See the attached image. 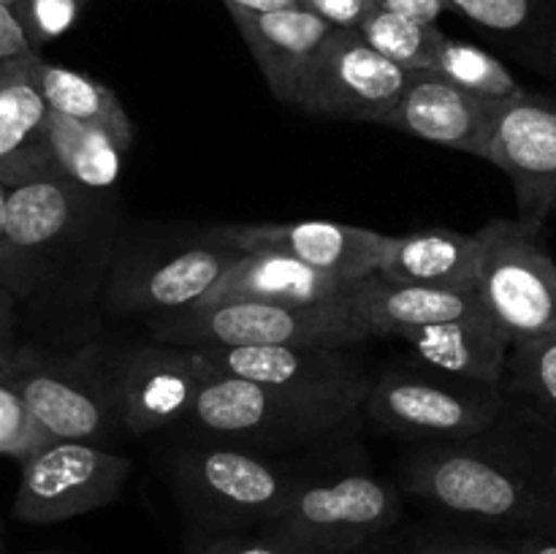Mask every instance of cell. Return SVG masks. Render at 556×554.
<instances>
[{"instance_id":"ffe728a7","label":"cell","mask_w":556,"mask_h":554,"mask_svg":"<svg viewBox=\"0 0 556 554\" xmlns=\"http://www.w3.org/2000/svg\"><path fill=\"white\" fill-rule=\"evenodd\" d=\"M481 234L454 228H427L413 234H389L378 277L402 286L443 288L476 293L481 280Z\"/></svg>"},{"instance_id":"3957f363","label":"cell","mask_w":556,"mask_h":554,"mask_svg":"<svg viewBox=\"0 0 556 554\" xmlns=\"http://www.w3.org/2000/svg\"><path fill=\"white\" fill-rule=\"evenodd\" d=\"M364 411L383 432L400 438L472 440L503 421L508 391L427 364L418 369L394 367L375 380Z\"/></svg>"},{"instance_id":"7bdbcfd3","label":"cell","mask_w":556,"mask_h":554,"mask_svg":"<svg viewBox=\"0 0 556 554\" xmlns=\"http://www.w3.org/2000/svg\"><path fill=\"white\" fill-rule=\"evenodd\" d=\"M416 554H424V552H416Z\"/></svg>"},{"instance_id":"5bb4252c","label":"cell","mask_w":556,"mask_h":554,"mask_svg":"<svg viewBox=\"0 0 556 554\" xmlns=\"http://www.w3.org/2000/svg\"><path fill=\"white\" fill-rule=\"evenodd\" d=\"M204 383V362L179 345H139L112 358L119 427L147 435L190 416Z\"/></svg>"},{"instance_id":"cb8c5ba5","label":"cell","mask_w":556,"mask_h":554,"mask_svg":"<svg viewBox=\"0 0 556 554\" xmlns=\"http://www.w3.org/2000/svg\"><path fill=\"white\" fill-rule=\"evenodd\" d=\"M33 74H36L38 87H41L52 112L103 130L123 150L134 144V123H130L128 112L114 96L112 87L101 85L92 76L79 74L74 68H65V65L47 63L41 58L33 60Z\"/></svg>"},{"instance_id":"b9f144b4","label":"cell","mask_w":556,"mask_h":554,"mask_svg":"<svg viewBox=\"0 0 556 554\" xmlns=\"http://www.w3.org/2000/svg\"><path fill=\"white\" fill-rule=\"evenodd\" d=\"M0 3H9V5H14V0H0Z\"/></svg>"},{"instance_id":"5b68a950","label":"cell","mask_w":556,"mask_h":554,"mask_svg":"<svg viewBox=\"0 0 556 554\" xmlns=\"http://www.w3.org/2000/svg\"><path fill=\"white\" fill-rule=\"evenodd\" d=\"M353 416L356 413L345 407L304 400L204 364V383L188 418L210 438L250 445H291L326 438Z\"/></svg>"},{"instance_id":"836d02e7","label":"cell","mask_w":556,"mask_h":554,"mask_svg":"<svg viewBox=\"0 0 556 554\" xmlns=\"http://www.w3.org/2000/svg\"><path fill=\"white\" fill-rule=\"evenodd\" d=\"M36 58L30 36L16 16L14 5L0 3V65L20 63V60Z\"/></svg>"},{"instance_id":"60d3db41","label":"cell","mask_w":556,"mask_h":554,"mask_svg":"<svg viewBox=\"0 0 556 554\" xmlns=\"http://www.w3.org/2000/svg\"><path fill=\"white\" fill-rule=\"evenodd\" d=\"M0 554H9V549H5V527H3V519H0Z\"/></svg>"},{"instance_id":"f6af8a7d","label":"cell","mask_w":556,"mask_h":554,"mask_svg":"<svg viewBox=\"0 0 556 554\" xmlns=\"http://www.w3.org/2000/svg\"><path fill=\"white\" fill-rule=\"evenodd\" d=\"M79 3H81V0H79Z\"/></svg>"},{"instance_id":"484cf974","label":"cell","mask_w":556,"mask_h":554,"mask_svg":"<svg viewBox=\"0 0 556 554\" xmlns=\"http://www.w3.org/2000/svg\"><path fill=\"white\" fill-rule=\"evenodd\" d=\"M358 33L367 38L369 47H375L383 58L405 71H432L445 41V33L438 30V25L416 22L383 5H378L362 22Z\"/></svg>"},{"instance_id":"52a82bcc","label":"cell","mask_w":556,"mask_h":554,"mask_svg":"<svg viewBox=\"0 0 556 554\" xmlns=\"http://www.w3.org/2000/svg\"><path fill=\"white\" fill-rule=\"evenodd\" d=\"M112 358L98 345L65 358H33L22 351L0 380L20 391L52 440L101 445L123 429L112 394Z\"/></svg>"},{"instance_id":"1f68e13d","label":"cell","mask_w":556,"mask_h":554,"mask_svg":"<svg viewBox=\"0 0 556 554\" xmlns=\"http://www.w3.org/2000/svg\"><path fill=\"white\" fill-rule=\"evenodd\" d=\"M195 554H309L277 532L264 530L261 536H228L204 543Z\"/></svg>"},{"instance_id":"30bf717a","label":"cell","mask_w":556,"mask_h":554,"mask_svg":"<svg viewBox=\"0 0 556 554\" xmlns=\"http://www.w3.org/2000/svg\"><path fill=\"white\" fill-rule=\"evenodd\" d=\"M92 190L65 177H41L9 190L5 239L0 248V286L30 299L58 266L90 212Z\"/></svg>"},{"instance_id":"8d00e7d4","label":"cell","mask_w":556,"mask_h":554,"mask_svg":"<svg viewBox=\"0 0 556 554\" xmlns=\"http://www.w3.org/2000/svg\"><path fill=\"white\" fill-rule=\"evenodd\" d=\"M421 552L424 554H519L514 546H494V543H478V541H456V538L429 541Z\"/></svg>"},{"instance_id":"d590c367","label":"cell","mask_w":556,"mask_h":554,"mask_svg":"<svg viewBox=\"0 0 556 554\" xmlns=\"http://www.w3.org/2000/svg\"><path fill=\"white\" fill-rule=\"evenodd\" d=\"M380 5L396 14H405L416 22H427L434 25L445 9H451L448 0H380Z\"/></svg>"},{"instance_id":"9c48e42d","label":"cell","mask_w":556,"mask_h":554,"mask_svg":"<svg viewBox=\"0 0 556 554\" xmlns=\"http://www.w3.org/2000/svg\"><path fill=\"white\" fill-rule=\"evenodd\" d=\"M128 456L96 443L54 440L22 462L11 516L25 525H58L106 508L128 483Z\"/></svg>"},{"instance_id":"9a60e30c","label":"cell","mask_w":556,"mask_h":554,"mask_svg":"<svg viewBox=\"0 0 556 554\" xmlns=\"http://www.w3.org/2000/svg\"><path fill=\"white\" fill-rule=\"evenodd\" d=\"M242 255V250L223 242L215 234L212 244L136 255L114 272L109 302L123 313L155 315L199 307Z\"/></svg>"},{"instance_id":"8fae6325","label":"cell","mask_w":556,"mask_h":554,"mask_svg":"<svg viewBox=\"0 0 556 554\" xmlns=\"http://www.w3.org/2000/svg\"><path fill=\"white\" fill-rule=\"evenodd\" d=\"M410 71L369 47L353 27H334L320 47L296 106L315 117L380 125L400 101Z\"/></svg>"},{"instance_id":"f546056e","label":"cell","mask_w":556,"mask_h":554,"mask_svg":"<svg viewBox=\"0 0 556 554\" xmlns=\"http://www.w3.org/2000/svg\"><path fill=\"white\" fill-rule=\"evenodd\" d=\"M14 11L36 47L63 36L74 25L79 16V0H14Z\"/></svg>"},{"instance_id":"603a6c76","label":"cell","mask_w":556,"mask_h":554,"mask_svg":"<svg viewBox=\"0 0 556 554\" xmlns=\"http://www.w3.org/2000/svg\"><path fill=\"white\" fill-rule=\"evenodd\" d=\"M345 277L329 275L282 253H244L215 291L201 304L217 302H271V304H326L340 302L353 291ZM199 304V307H201Z\"/></svg>"},{"instance_id":"7a4b0ae2","label":"cell","mask_w":556,"mask_h":554,"mask_svg":"<svg viewBox=\"0 0 556 554\" xmlns=\"http://www.w3.org/2000/svg\"><path fill=\"white\" fill-rule=\"evenodd\" d=\"M155 337L179 348L326 345L348 348L367 340L348 310V297L326 304L217 302L155 315Z\"/></svg>"},{"instance_id":"8992f818","label":"cell","mask_w":556,"mask_h":554,"mask_svg":"<svg viewBox=\"0 0 556 554\" xmlns=\"http://www.w3.org/2000/svg\"><path fill=\"white\" fill-rule=\"evenodd\" d=\"M402 494L372 473L309 481L304 478L286 508L266 530L288 538L309 554H356L396 525Z\"/></svg>"},{"instance_id":"d6986e66","label":"cell","mask_w":556,"mask_h":554,"mask_svg":"<svg viewBox=\"0 0 556 554\" xmlns=\"http://www.w3.org/2000/svg\"><path fill=\"white\" fill-rule=\"evenodd\" d=\"M36 58L0 65V179L9 188L41 177H63L49 141L52 109L33 74Z\"/></svg>"},{"instance_id":"2e32d148","label":"cell","mask_w":556,"mask_h":554,"mask_svg":"<svg viewBox=\"0 0 556 554\" xmlns=\"http://www.w3.org/2000/svg\"><path fill=\"white\" fill-rule=\"evenodd\" d=\"M215 237L242 253H282L358 286L378 275L389 234L331 221L242 223L215 228Z\"/></svg>"},{"instance_id":"ac0fdd59","label":"cell","mask_w":556,"mask_h":554,"mask_svg":"<svg viewBox=\"0 0 556 554\" xmlns=\"http://www.w3.org/2000/svg\"><path fill=\"white\" fill-rule=\"evenodd\" d=\"M226 9L258 63L271 96L296 106L304 79L334 27L304 5L280 11H250L237 5Z\"/></svg>"},{"instance_id":"ab89813d","label":"cell","mask_w":556,"mask_h":554,"mask_svg":"<svg viewBox=\"0 0 556 554\" xmlns=\"http://www.w3.org/2000/svg\"><path fill=\"white\" fill-rule=\"evenodd\" d=\"M9 185L0 179V248H3L5 239V212H9Z\"/></svg>"},{"instance_id":"74e56055","label":"cell","mask_w":556,"mask_h":554,"mask_svg":"<svg viewBox=\"0 0 556 554\" xmlns=\"http://www.w3.org/2000/svg\"><path fill=\"white\" fill-rule=\"evenodd\" d=\"M514 549L519 554H556V532H525Z\"/></svg>"},{"instance_id":"7402d4cb","label":"cell","mask_w":556,"mask_h":554,"mask_svg":"<svg viewBox=\"0 0 556 554\" xmlns=\"http://www.w3.org/2000/svg\"><path fill=\"white\" fill-rule=\"evenodd\" d=\"M348 310L367 337H400L421 326L483 313L478 293L402 286L372 275L348 293Z\"/></svg>"},{"instance_id":"e0dca14e","label":"cell","mask_w":556,"mask_h":554,"mask_svg":"<svg viewBox=\"0 0 556 554\" xmlns=\"http://www.w3.org/2000/svg\"><path fill=\"white\" fill-rule=\"evenodd\" d=\"M494 103L462 90L438 71H410L394 112L380 125L489 161Z\"/></svg>"},{"instance_id":"ee69618b","label":"cell","mask_w":556,"mask_h":554,"mask_svg":"<svg viewBox=\"0 0 556 554\" xmlns=\"http://www.w3.org/2000/svg\"><path fill=\"white\" fill-rule=\"evenodd\" d=\"M299 3H302V0H299Z\"/></svg>"},{"instance_id":"d4e9b609","label":"cell","mask_w":556,"mask_h":554,"mask_svg":"<svg viewBox=\"0 0 556 554\" xmlns=\"http://www.w3.org/2000/svg\"><path fill=\"white\" fill-rule=\"evenodd\" d=\"M49 141L58 172L79 188L103 193L112 190L123 172V147L103 130L81 125L63 114H49Z\"/></svg>"},{"instance_id":"f35d334b","label":"cell","mask_w":556,"mask_h":554,"mask_svg":"<svg viewBox=\"0 0 556 554\" xmlns=\"http://www.w3.org/2000/svg\"><path fill=\"white\" fill-rule=\"evenodd\" d=\"M223 3L237 5V9H250V11H280V9L302 5L299 0H223Z\"/></svg>"},{"instance_id":"7c38bea8","label":"cell","mask_w":556,"mask_h":554,"mask_svg":"<svg viewBox=\"0 0 556 554\" xmlns=\"http://www.w3.org/2000/svg\"><path fill=\"white\" fill-rule=\"evenodd\" d=\"M220 373L255 380L304 400L326 402L358 413L367 405L375 380L348 356L345 348L326 345H261V348H190Z\"/></svg>"},{"instance_id":"f1b7e54d","label":"cell","mask_w":556,"mask_h":554,"mask_svg":"<svg viewBox=\"0 0 556 554\" xmlns=\"http://www.w3.org/2000/svg\"><path fill=\"white\" fill-rule=\"evenodd\" d=\"M49 443H54L52 435L38 424L20 391L0 380V456L25 462Z\"/></svg>"},{"instance_id":"d6a6232c","label":"cell","mask_w":556,"mask_h":554,"mask_svg":"<svg viewBox=\"0 0 556 554\" xmlns=\"http://www.w3.org/2000/svg\"><path fill=\"white\" fill-rule=\"evenodd\" d=\"M302 5L331 27H353L358 30L362 22L380 5V0H302Z\"/></svg>"},{"instance_id":"4316f807","label":"cell","mask_w":556,"mask_h":554,"mask_svg":"<svg viewBox=\"0 0 556 554\" xmlns=\"http://www.w3.org/2000/svg\"><path fill=\"white\" fill-rule=\"evenodd\" d=\"M432 71H438L440 76L454 81L462 90L472 92L478 98H486V101H510V98L521 96L527 90L510 74L508 65L500 58H494L492 52L448 36H445L443 47H440L438 63H434Z\"/></svg>"},{"instance_id":"4fadbf2b","label":"cell","mask_w":556,"mask_h":554,"mask_svg":"<svg viewBox=\"0 0 556 554\" xmlns=\"http://www.w3.org/2000/svg\"><path fill=\"white\" fill-rule=\"evenodd\" d=\"M489 163L510 179L525 226L556 221V96L525 90L492 112Z\"/></svg>"},{"instance_id":"ba28073f","label":"cell","mask_w":556,"mask_h":554,"mask_svg":"<svg viewBox=\"0 0 556 554\" xmlns=\"http://www.w3.org/2000/svg\"><path fill=\"white\" fill-rule=\"evenodd\" d=\"M483 242L478 299L510 340L556 329V261L538 228L494 217L478 228Z\"/></svg>"},{"instance_id":"6da1fadb","label":"cell","mask_w":556,"mask_h":554,"mask_svg":"<svg viewBox=\"0 0 556 554\" xmlns=\"http://www.w3.org/2000/svg\"><path fill=\"white\" fill-rule=\"evenodd\" d=\"M481 438L432 440L407 456L402 467L405 492L445 514L525 532H556V500L519 435L510 432L494 443H481Z\"/></svg>"},{"instance_id":"e575fe53","label":"cell","mask_w":556,"mask_h":554,"mask_svg":"<svg viewBox=\"0 0 556 554\" xmlns=\"http://www.w3.org/2000/svg\"><path fill=\"white\" fill-rule=\"evenodd\" d=\"M16 302L20 299L0 286V375L9 373L22 356V348L16 342Z\"/></svg>"},{"instance_id":"83f0119b","label":"cell","mask_w":556,"mask_h":554,"mask_svg":"<svg viewBox=\"0 0 556 554\" xmlns=\"http://www.w3.org/2000/svg\"><path fill=\"white\" fill-rule=\"evenodd\" d=\"M505 391L525 396L535 411L556 421V329L514 342Z\"/></svg>"},{"instance_id":"277c9868","label":"cell","mask_w":556,"mask_h":554,"mask_svg":"<svg viewBox=\"0 0 556 554\" xmlns=\"http://www.w3.org/2000/svg\"><path fill=\"white\" fill-rule=\"evenodd\" d=\"M172 478L185 511L212 527H266L304 481L282 462L231 445L182 451Z\"/></svg>"},{"instance_id":"44dd1931","label":"cell","mask_w":556,"mask_h":554,"mask_svg":"<svg viewBox=\"0 0 556 554\" xmlns=\"http://www.w3.org/2000/svg\"><path fill=\"white\" fill-rule=\"evenodd\" d=\"M396 340L405 342L427 367L478 383L505 386L514 340L486 310L467 318L410 329Z\"/></svg>"},{"instance_id":"4dcf8cb0","label":"cell","mask_w":556,"mask_h":554,"mask_svg":"<svg viewBox=\"0 0 556 554\" xmlns=\"http://www.w3.org/2000/svg\"><path fill=\"white\" fill-rule=\"evenodd\" d=\"M516 435L530 454L541 481L546 483L548 494L556 500V421L532 407L530 421L519 427Z\"/></svg>"}]
</instances>
